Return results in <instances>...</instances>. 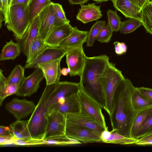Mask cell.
<instances>
[{
    "label": "cell",
    "instance_id": "39",
    "mask_svg": "<svg viewBox=\"0 0 152 152\" xmlns=\"http://www.w3.org/2000/svg\"><path fill=\"white\" fill-rule=\"evenodd\" d=\"M54 10L58 21L62 25L69 23L70 21L66 18L61 5L53 3Z\"/></svg>",
    "mask_w": 152,
    "mask_h": 152
},
{
    "label": "cell",
    "instance_id": "41",
    "mask_svg": "<svg viewBox=\"0 0 152 152\" xmlns=\"http://www.w3.org/2000/svg\"><path fill=\"white\" fill-rule=\"evenodd\" d=\"M10 4L9 0H0V12L2 13L4 17L5 25L6 24Z\"/></svg>",
    "mask_w": 152,
    "mask_h": 152
},
{
    "label": "cell",
    "instance_id": "43",
    "mask_svg": "<svg viewBox=\"0 0 152 152\" xmlns=\"http://www.w3.org/2000/svg\"><path fill=\"white\" fill-rule=\"evenodd\" d=\"M135 144L140 145H152V133L137 139Z\"/></svg>",
    "mask_w": 152,
    "mask_h": 152
},
{
    "label": "cell",
    "instance_id": "21",
    "mask_svg": "<svg viewBox=\"0 0 152 152\" xmlns=\"http://www.w3.org/2000/svg\"><path fill=\"white\" fill-rule=\"evenodd\" d=\"M80 6L81 7L76 16V18L84 23L97 20L102 15L101 6H97L95 3L80 5Z\"/></svg>",
    "mask_w": 152,
    "mask_h": 152
},
{
    "label": "cell",
    "instance_id": "32",
    "mask_svg": "<svg viewBox=\"0 0 152 152\" xmlns=\"http://www.w3.org/2000/svg\"><path fill=\"white\" fill-rule=\"evenodd\" d=\"M25 69L20 65H16L7 78L6 84L15 83L20 85L25 77Z\"/></svg>",
    "mask_w": 152,
    "mask_h": 152
},
{
    "label": "cell",
    "instance_id": "25",
    "mask_svg": "<svg viewBox=\"0 0 152 152\" xmlns=\"http://www.w3.org/2000/svg\"><path fill=\"white\" fill-rule=\"evenodd\" d=\"M28 120H17L10 124L14 137L15 139L32 138L28 126Z\"/></svg>",
    "mask_w": 152,
    "mask_h": 152
},
{
    "label": "cell",
    "instance_id": "24",
    "mask_svg": "<svg viewBox=\"0 0 152 152\" xmlns=\"http://www.w3.org/2000/svg\"><path fill=\"white\" fill-rule=\"evenodd\" d=\"M21 52L19 44L11 39L3 47L0 55V61L13 60L20 55Z\"/></svg>",
    "mask_w": 152,
    "mask_h": 152
},
{
    "label": "cell",
    "instance_id": "23",
    "mask_svg": "<svg viewBox=\"0 0 152 152\" xmlns=\"http://www.w3.org/2000/svg\"><path fill=\"white\" fill-rule=\"evenodd\" d=\"M88 31L79 30L76 26L72 32L59 44L57 47H70L83 45L86 42Z\"/></svg>",
    "mask_w": 152,
    "mask_h": 152
},
{
    "label": "cell",
    "instance_id": "50",
    "mask_svg": "<svg viewBox=\"0 0 152 152\" xmlns=\"http://www.w3.org/2000/svg\"><path fill=\"white\" fill-rule=\"evenodd\" d=\"M150 0H138V6L141 8L144 5Z\"/></svg>",
    "mask_w": 152,
    "mask_h": 152
},
{
    "label": "cell",
    "instance_id": "35",
    "mask_svg": "<svg viewBox=\"0 0 152 152\" xmlns=\"http://www.w3.org/2000/svg\"><path fill=\"white\" fill-rule=\"evenodd\" d=\"M142 25L141 21L133 18H130L122 22L120 29V32L122 34H127L131 33Z\"/></svg>",
    "mask_w": 152,
    "mask_h": 152
},
{
    "label": "cell",
    "instance_id": "28",
    "mask_svg": "<svg viewBox=\"0 0 152 152\" xmlns=\"http://www.w3.org/2000/svg\"><path fill=\"white\" fill-rule=\"evenodd\" d=\"M132 100L134 108L136 111L152 106V102L142 95L137 87H135Z\"/></svg>",
    "mask_w": 152,
    "mask_h": 152
},
{
    "label": "cell",
    "instance_id": "15",
    "mask_svg": "<svg viewBox=\"0 0 152 152\" xmlns=\"http://www.w3.org/2000/svg\"><path fill=\"white\" fill-rule=\"evenodd\" d=\"M67 51V50L63 47H48L32 61L26 64L24 67L25 69L38 68L40 65L62 58Z\"/></svg>",
    "mask_w": 152,
    "mask_h": 152
},
{
    "label": "cell",
    "instance_id": "52",
    "mask_svg": "<svg viewBox=\"0 0 152 152\" xmlns=\"http://www.w3.org/2000/svg\"><path fill=\"white\" fill-rule=\"evenodd\" d=\"M133 3L135 4H136L138 6V0H130Z\"/></svg>",
    "mask_w": 152,
    "mask_h": 152
},
{
    "label": "cell",
    "instance_id": "42",
    "mask_svg": "<svg viewBox=\"0 0 152 152\" xmlns=\"http://www.w3.org/2000/svg\"><path fill=\"white\" fill-rule=\"evenodd\" d=\"M113 44L115 46V51L117 55H121L126 53L127 47L125 43L116 41L113 43Z\"/></svg>",
    "mask_w": 152,
    "mask_h": 152
},
{
    "label": "cell",
    "instance_id": "53",
    "mask_svg": "<svg viewBox=\"0 0 152 152\" xmlns=\"http://www.w3.org/2000/svg\"><path fill=\"white\" fill-rule=\"evenodd\" d=\"M11 1H12V0H9V4H10V3H11Z\"/></svg>",
    "mask_w": 152,
    "mask_h": 152
},
{
    "label": "cell",
    "instance_id": "29",
    "mask_svg": "<svg viewBox=\"0 0 152 152\" xmlns=\"http://www.w3.org/2000/svg\"><path fill=\"white\" fill-rule=\"evenodd\" d=\"M52 3L50 0H31L28 5L30 23L46 7Z\"/></svg>",
    "mask_w": 152,
    "mask_h": 152
},
{
    "label": "cell",
    "instance_id": "4",
    "mask_svg": "<svg viewBox=\"0 0 152 152\" xmlns=\"http://www.w3.org/2000/svg\"><path fill=\"white\" fill-rule=\"evenodd\" d=\"M124 77L122 71L116 68L115 64L109 61L101 80L104 96L105 106L104 109L109 116L112 110L115 89Z\"/></svg>",
    "mask_w": 152,
    "mask_h": 152
},
{
    "label": "cell",
    "instance_id": "10",
    "mask_svg": "<svg viewBox=\"0 0 152 152\" xmlns=\"http://www.w3.org/2000/svg\"><path fill=\"white\" fill-rule=\"evenodd\" d=\"M80 89L79 83L64 81L54 84V89L47 103L48 109L57 101L78 93Z\"/></svg>",
    "mask_w": 152,
    "mask_h": 152
},
{
    "label": "cell",
    "instance_id": "19",
    "mask_svg": "<svg viewBox=\"0 0 152 152\" xmlns=\"http://www.w3.org/2000/svg\"><path fill=\"white\" fill-rule=\"evenodd\" d=\"M73 29L69 23L58 26L50 32L44 42L48 47H57L61 42L71 34Z\"/></svg>",
    "mask_w": 152,
    "mask_h": 152
},
{
    "label": "cell",
    "instance_id": "45",
    "mask_svg": "<svg viewBox=\"0 0 152 152\" xmlns=\"http://www.w3.org/2000/svg\"><path fill=\"white\" fill-rule=\"evenodd\" d=\"M0 136L15 137L11 129L3 126H0Z\"/></svg>",
    "mask_w": 152,
    "mask_h": 152
},
{
    "label": "cell",
    "instance_id": "38",
    "mask_svg": "<svg viewBox=\"0 0 152 152\" xmlns=\"http://www.w3.org/2000/svg\"><path fill=\"white\" fill-rule=\"evenodd\" d=\"M113 32L108 24H106L101 29L96 40L101 43H107L111 40Z\"/></svg>",
    "mask_w": 152,
    "mask_h": 152
},
{
    "label": "cell",
    "instance_id": "20",
    "mask_svg": "<svg viewBox=\"0 0 152 152\" xmlns=\"http://www.w3.org/2000/svg\"><path fill=\"white\" fill-rule=\"evenodd\" d=\"M112 2L115 8L126 18H135L141 21V8L130 0H114Z\"/></svg>",
    "mask_w": 152,
    "mask_h": 152
},
{
    "label": "cell",
    "instance_id": "14",
    "mask_svg": "<svg viewBox=\"0 0 152 152\" xmlns=\"http://www.w3.org/2000/svg\"><path fill=\"white\" fill-rule=\"evenodd\" d=\"M66 124L80 126L91 129L101 135L104 128L93 118L82 112L66 114Z\"/></svg>",
    "mask_w": 152,
    "mask_h": 152
},
{
    "label": "cell",
    "instance_id": "33",
    "mask_svg": "<svg viewBox=\"0 0 152 152\" xmlns=\"http://www.w3.org/2000/svg\"><path fill=\"white\" fill-rule=\"evenodd\" d=\"M106 25L104 21H97L91 27L88 31L87 41L86 46L91 47L94 45L96 39L102 28Z\"/></svg>",
    "mask_w": 152,
    "mask_h": 152
},
{
    "label": "cell",
    "instance_id": "12",
    "mask_svg": "<svg viewBox=\"0 0 152 152\" xmlns=\"http://www.w3.org/2000/svg\"><path fill=\"white\" fill-rule=\"evenodd\" d=\"M44 78L41 69L39 67L35 68L30 75L25 77L15 94L20 96H31L37 91L40 83Z\"/></svg>",
    "mask_w": 152,
    "mask_h": 152
},
{
    "label": "cell",
    "instance_id": "6",
    "mask_svg": "<svg viewBox=\"0 0 152 152\" xmlns=\"http://www.w3.org/2000/svg\"><path fill=\"white\" fill-rule=\"evenodd\" d=\"M47 118V124L44 139L66 136L65 114L57 110H53L48 112Z\"/></svg>",
    "mask_w": 152,
    "mask_h": 152
},
{
    "label": "cell",
    "instance_id": "37",
    "mask_svg": "<svg viewBox=\"0 0 152 152\" xmlns=\"http://www.w3.org/2000/svg\"><path fill=\"white\" fill-rule=\"evenodd\" d=\"M43 144L57 145H73L81 143L79 141L70 138L67 136L43 140Z\"/></svg>",
    "mask_w": 152,
    "mask_h": 152
},
{
    "label": "cell",
    "instance_id": "26",
    "mask_svg": "<svg viewBox=\"0 0 152 152\" xmlns=\"http://www.w3.org/2000/svg\"><path fill=\"white\" fill-rule=\"evenodd\" d=\"M7 78L3 73L2 70H0V105L1 106L4 99L7 97L15 94L20 85L15 83L6 84Z\"/></svg>",
    "mask_w": 152,
    "mask_h": 152
},
{
    "label": "cell",
    "instance_id": "34",
    "mask_svg": "<svg viewBox=\"0 0 152 152\" xmlns=\"http://www.w3.org/2000/svg\"><path fill=\"white\" fill-rule=\"evenodd\" d=\"M152 133V111L140 126L135 138L137 140Z\"/></svg>",
    "mask_w": 152,
    "mask_h": 152
},
{
    "label": "cell",
    "instance_id": "44",
    "mask_svg": "<svg viewBox=\"0 0 152 152\" xmlns=\"http://www.w3.org/2000/svg\"><path fill=\"white\" fill-rule=\"evenodd\" d=\"M138 88L142 95L152 102V89L144 87Z\"/></svg>",
    "mask_w": 152,
    "mask_h": 152
},
{
    "label": "cell",
    "instance_id": "2",
    "mask_svg": "<svg viewBox=\"0 0 152 152\" xmlns=\"http://www.w3.org/2000/svg\"><path fill=\"white\" fill-rule=\"evenodd\" d=\"M109 60V57L106 55L92 57L86 56L80 76V90L87 94L102 108L105 106V99L101 77Z\"/></svg>",
    "mask_w": 152,
    "mask_h": 152
},
{
    "label": "cell",
    "instance_id": "36",
    "mask_svg": "<svg viewBox=\"0 0 152 152\" xmlns=\"http://www.w3.org/2000/svg\"><path fill=\"white\" fill-rule=\"evenodd\" d=\"M107 14L108 18L107 24L113 32L119 31L122 22L117 11L109 9L107 12Z\"/></svg>",
    "mask_w": 152,
    "mask_h": 152
},
{
    "label": "cell",
    "instance_id": "11",
    "mask_svg": "<svg viewBox=\"0 0 152 152\" xmlns=\"http://www.w3.org/2000/svg\"><path fill=\"white\" fill-rule=\"evenodd\" d=\"M66 135L83 143L100 142V134L89 129L66 124Z\"/></svg>",
    "mask_w": 152,
    "mask_h": 152
},
{
    "label": "cell",
    "instance_id": "13",
    "mask_svg": "<svg viewBox=\"0 0 152 152\" xmlns=\"http://www.w3.org/2000/svg\"><path fill=\"white\" fill-rule=\"evenodd\" d=\"M36 106L32 101L15 98L6 104L5 108L17 120H20L32 113Z\"/></svg>",
    "mask_w": 152,
    "mask_h": 152
},
{
    "label": "cell",
    "instance_id": "1",
    "mask_svg": "<svg viewBox=\"0 0 152 152\" xmlns=\"http://www.w3.org/2000/svg\"><path fill=\"white\" fill-rule=\"evenodd\" d=\"M135 87L124 77L117 86L113 95L110 119L112 130L127 137L132 138L131 130L136 114L132 100Z\"/></svg>",
    "mask_w": 152,
    "mask_h": 152
},
{
    "label": "cell",
    "instance_id": "31",
    "mask_svg": "<svg viewBox=\"0 0 152 152\" xmlns=\"http://www.w3.org/2000/svg\"><path fill=\"white\" fill-rule=\"evenodd\" d=\"M152 111V106L137 112L131 130L132 138H135L140 126Z\"/></svg>",
    "mask_w": 152,
    "mask_h": 152
},
{
    "label": "cell",
    "instance_id": "8",
    "mask_svg": "<svg viewBox=\"0 0 152 152\" xmlns=\"http://www.w3.org/2000/svg\"><path fill=\"white\" fill-rule=\"evenodd\" d=\"M83 46L63 47L67 50L66 54V63L70 70L69 74L70 76H80L83 68L86 56Z\"/></svg>",
    "mask_w": 152,
    "mask_h": 152
},
{
    "label": "cell",
    "instance_id": "9",
    "mask_svg": "<svg viewBox=\"0 0 152 152\" xmlns=\"http://www.w3.org/2000/svg\"><path fill=\"white\" fill-rule=\"evenodd\" d=\"M79 94L81 111L93 118L105 130H108L101 107L87 94L80 89Z\"/></svg>",
    "mask_w": 152,
    "mask_h": 152
},
{
    "label": "cell",
    "instance_id": "17",
    "mask_svg": "<svg viewBox=\"0 0 152 152\" xmlns=\"http://www.w3.org/2000/svg\"><path fill=\"white\" fill-rule=\"evenodd\" d=\"M39 29V19L38 15L30 23L22 38L16 39L17 42L20 45L21 52L26 57L29 55L32 43L38 36Z\"/></svg>",
    "mask_w": 152,
    "mask_h": 152
},
{
    "label": "cell",
    "instance_id": "47",
    "mask_svg": "<svg viewBox=\"0 0 152 152\" xmlns=\"http://www.w3.org/2000/svg\"><path fill=\"white\" fill-rule=\"evenodd\" d=\"M31 0H12L10 6L13 4H24L28 5Z\"/></svg>",
    "mask_w": 152,
    "mask_h": 152
},
{
    "label": "cell",
    "instance_id": "48",
    "mask_svg": "<svg viewBox=\"0 0 152 152\" xmlns=\"http://www.w3.org/2000/svg\"><path fill=\"white\" fill-rule=\"evenodd\" d=\"M71 4L83 5L90 0H68Z\"/></svg>",
    "mask_w": 152,
    "mask_h": 152
},
{
    "label": "cell",
    "instance_id": "16",
    "mask_svg": "<svg viewBox=\"0 0 152 152\" xmlns=\"http://www.w3.org/2000/svg\"><path fill=\"white\" fill-rule=\"evenodd\" d=\"M79 93L71 96L60 100L51 104L48 112L56 110L61 113H75L81 112Z\"/></svg>",
    "mask_w": 152,
    "mask_h": 152
},
{
    "label": "cell",
    "instance_id": "18",
    "mask_svg": "<svg viewBox=\"0 0 152 152\" xmlns=\"http://www.w3.org/2000/svg\"><path fill=\"white\" fill-rule=\"evenodd\" d=\"M62 58L54 60L39 65L38 67L42 70L46 85L59 83L61 76L60 62Z\"/></svg>",
    "mask_w": 152,
    "mask_h": 152
},
{
    "label": "cell",
    "instance_id": "27",
    "mask_svg": "<svg viewBox=\"0 0 152 152\" xmlns=\"http://www.w3.org/2000/svg\"><path fill=\"white\" fill-rule=\"evenodd\" d=\"M141 22L146 31L152 35V1H147L141 8Z\"/></svg>",
    "mask_w": 152,
    "mask_h": 152
},
{
    "label": "cell",
    "instance_id": "30",
    "mask_svg": "<svg viewBox=\"0 0 152 152\" xmlns=\"http://www.w3.org/2000/svg\"><path fill=\"white\" fill-rule=\"evenodd\" d=\"M48 47L44 41L38 36L31 44L26 64L32 61Z\"/></svg>",
    "mask_w": 152,
    "mask_h": 152
},
{
    "label": "cell",
    "instance_id": "46",
    "mask_svg": "<svg viewBox=\"0 0 152 152\" xmlns=\"http://www.w3.org/2000/svg\"><path fill=\"white\" fill-rule=\"evenodd\" d=\"M15 139L14 137L0 136V144L1 145L14 144Z\"/></svg>",
    "mask_w": 152,
    "mask_h": 152
},
{
    "label": "cell",
    "instance_id": "3",
    "mask_svg": "<svg viewBox=\"0 0 152 152\" xmlns=\"http://www.w3.org/2000/svg\"><path fill=\"white\" fill-rule=\"evenodd\" d=\"M54 84L46 85L35 108L28 120V126L33 138H45L47 124V103L53 90Z\"/></svg>",
    "mask_w": 152,
    "mask_h": 152
},
{
    "label": "cell",
    "instance_id": "22",
    "mask_svg": "<svg viewBox=\"0 0 152 152\" xmlns=\"http://www.w3.org/2000/svg\"><path fill=\"white\" fill-rule=\"evenodd\" d=\"M100 142L120 145H129L135 144L137 140L132 138L125 137L112 130L109 131L104 130L101 133Z\"/></svg>",
    "mask_w": 152,
    "mask_h": 152
},
{
    "label": "cell",
    "instance_id": "51",
    "mask_svg": "<svg viewBox=\"0 0 152 152\" xmlns=\"http://www.w3.org/2000/svg\"><path fill=\"white\" fill-rule=\"evenodd\" d=\"M96 2L97 3H101L103 2L106 1H111L112 2L114 0H92Z\"/></svg>",
    "mask_w": 152,
    "mask_h": 152
},
{
    "label": "cell",
    "instance_id": "40",
    "mask_svg": "<svg viewBox=\"0 0 152 152\" xmlns=\"http://www.w3.org/2000/svg\"><path fill=\"white\" fill-rule=\"evenodd\" d=\"M14 144L19 145H27L43 144V140H39L33 138L17 139H15Z\"/></svg>",
    "mask_w": 152,
    "mask_h": 152
},
{
    "label": "cell",
    "instance_id": "7",
    "mask_svg": "<svg viewBox=\"0 0 152 152\" xmlns=\"http://www.w3.org/2000/svg\"><path fill=\"white\" fill-rule=\"evenodd\" d=\"M53 2L39 13V29L38 37L45 40L50 32L57 27L62 25L57 20L54 10Z\"/></svg>",
    "mask_w": 152,
    "mask_h": 152
},
{
    "label": "cell",
    "instance_id": "5",
    "mask_svg": "<svg viewBox=\"0 0 152 152\" xmlns=\"http://www.w3.org/2000/svg\"><path fill=\"white\" fill-rule=\"evenodd\" d=\"M30 23L28 5L19 4L10 6L7 27L13 33L15 39L22 38Z\"/></svg>",
    "mask_w": 152,
    "mask_h": 152
},
{
    "label": "cell",
    "instance_id": "49",
    "mask_svg": "<svg viewBox=\"0 0 152 152\" xmlns=\"http://www.w3.org/2000/svg\"><path fill=\"white\" fill-rule=\"evenodd\" d=\"M70 72V70L68 67L64 68L61 69V74L64 76H66Z\"/></svg>",
    "mask_w": 152,
    "mask_h": 152
}]
</instances>
